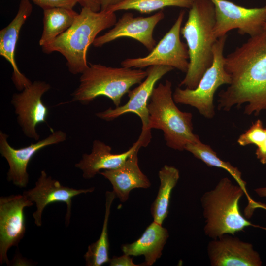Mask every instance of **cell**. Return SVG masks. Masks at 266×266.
Returning a JSON list of instances; mask_svg holds the SVG:
<instances>
[{
	"instance_id": "6da1fadb",
	"label": "cell",
	"mask_w": 266,
	"mask_h": 266,
	"mask_svg": "<svg viewBox=\"0 0 266 266\" xmlns=\"http://www.w3.org/2000/svg\"><path fill=\"white\" fill-rule=\"evenodd\" d=\"M231 82L218 94V110L228 111L246 103L244 113L266 110V32L253 37L224 58Z\"/></svg>"
},
{
	"instance_id": "7a4b0ae2",
	"label": "cell",
	"mask_w": 266,
	"mask_h": 266,
	"mask_svg": "<svg viewBox=\"0 0 266 266\" xmlns=\"http://www.w3.org/2000/svg\"><path fill=\"white\" fill-rule=\"evenodd\" d=\"M117 22L115 12L109 10L96 12L82 7L72 25L50 43L41 47L43 52H58L66 60L68 71L73 75L81 74L88 66L87 52L101 31L113 26Z\"/></svg>"
},
{
	"instance_id": "3957f363",
	"label": "cell",
	"mask_w": 266,
	"mask_h": 266,
	"mask_svg": "<svg viewBox=\"0 0 266 266\" xmlns=\"http://www.w3.org/2000/svg\"><path fill=\"white\" fill-rule=\"evenodd\" d=\"M215 9L211 0H196L189 9L188 19L181 29L189 56L186 75L178 86L194 89L205 71L212 64Z\"/></svg>"
},
{
	"instance_id": "277c9868",
	"label": "cell",
	"mask_w": 266,
	"mask_h": 266,
	"mask_svg": "<svg viewBox=\"0 0 266 266\" xmlns=\"http://www.w3.org/2000/svg\"><path fill=\"white\" fill-rule=\"evenodd\" d=\"M244 194L243 189L228 177L221 179L213 189L203 194L200 202L206 236L216 239L225 234L234 235L249 226L266 230V228L253 224L241 213L239 202Z\"/></svg>"
},
{
	"instance_id": "5b68a950",
	"label": "cell",
	"mask_w": 266,
	"mask_h": 266,
	"mask_svg": "<svg viewBox=\"0 0 266 266\" xmlns=\"http://www.w3.org/2000/svg\"><path fill=\"white\" fill-rule=\"evenodd\" d=\"M175 103L171 81L166 80L155 87L148 105V129L162 130L166 146L183 151L187 144L200 139L193 132L192 114L181 111Z\"/></svg>"
},
{
	"instance_id": "8992f818",
	"label": "cell",
	"mask_w": 266,
	"mask_h": 266,
	"mask_svg": "<svg viewBox=\"0 0 266 266\" xmlns=\"http://www.w3.org/2000/svg\"><path fill=\"white\" fill-rule=\"evenodd\" d=\"M147 75V71L140 68L89 63L81 73L78 87L71 94V101L88 105L97 97L103 96L118 107L123 96L133 86L142 82Z\"/></svg>"
},
{
	"instance_id": "52a82bcc",
	"label": "cell",
	"mask_w": 266,
	"mask_h": 266,
	"mask_svg": "<svg viewBox=\"0 0 266 266\" xmlns=\"http://www.w3.org/2000/svg\"><path fill=\"white\" fill-rule=\"evenodd\" d=\"M227 34L217 39L213 47V60L211 66L203 74L194 89L177 87L173 93L176 103L188 105L196 108L207 119L214 117L215 112L213 100L214 94L221 86L230 84L231 78L224 67V49Z\"/></svg>"
},
{
	"instance_id": "ba28073f",
	"label": "cell",
	"mask_w": 266,
	"mask_h": 266,
	"mask_svg": "<svg viewBox=\"0 0 266 266\" xmlns=\"http://www.w3.org/2000/svg\"><path fill=\"white\" fill-rule=\"evenodd\" d=\"M185 11L181 10L169 30L147 56L127 58L122 66L142 69L154 65L170 66L186 73L189 64L187 44L182 42L180 34Z\"/></svg>"
},
{
	"instance_id": "9c48e42d",
	"label": "cell",
	"mask_w": 266,
	"mask_h": 266,
	"mask_svg": "<svg viewBox=\"0 0 266 266\" xmlns=\"http://www.w3.org/2000/svg\"><path fill=\"white\" fill-rule=\"evenodd\" d=\"M174 69L171 66L163 65L149 66L146 70L147 75L145 79L128 92L129 100L126 104L96 113V116L106 121H111L129 113L137 115L142 122V131L139 137L148 146L152 138L151 130L148 129V105L150 96L157 82Z\"/></svg>"
},
{
	"instance_id": "30bf717a",
	"label": "cell",
	"mask_w": 266,
	"mask_h": 266,
	"mask_svg": "<svg viewBox=\"0 0 266 266\" xmlns=\"http://www.w3.org/2000/svg\"><path fill=\"white\" fill-rule=\"evenodd\" d=\"M214 6L215 22L213 33L216 38L237 29L241 35L255 36L264 32L266 20V4L259 8H246L227 0H211Z\"/></svg>"
},
{
	"instance_id": "8fae6325",
	"label": "cell",
	"mask_w": 266,
	"mask_h": 266,
	"mask_svg": "<svg viewBox=\"0 0 266 266\" xmlns=\"http://www.w3.org/2000/svg\"><path fill=\"white\" fill-rule=\"evenodd\" d=\"M51 88L45 81L36 80L19 93L13 94L11 103L15 109L17 121L26 136L38 141L40 136L36 132L38 124L46 122L49 114L42 97Z\"/></svg>"
},
{
	"instance_id": "7c38bea8",
	"label": "cell",
	"mask_w": 266,
	"mask_h": 266,
	"mask_svg": "<svg viewBox=\"0 0 266 266\" xmlns=\"http://www.w3.org/2000/svg\"><path fill=\"white\" fill-rule=\"evenodd\" d=\"M33 202L23 194L0 198V262L9 264L8 250L17 246L26 232L24 210Z\"/></svg>"
},
{
	"instance_id": "4fadbf2b",
	"label": "cell",
	"mask_w": 266,
	"mask_h": 266,
	"mask_svg": "<svg viewBox=\"0 0 266 266\" xmlns=\"http://www.w3.org/2000/svg\"><path fill=\"white\" fill-rule=\"evenodd\" d=\"M8 137V135L0 130V153L9 165L7 179L16 186L25 188L29 182L27 166L32 158L44 147L65 141L67 135L61 130L52 131L47 137L18 149L12 147L9 144Z\"/></svg>"
},
{
	"instance_id": "5bb4252c",
	"label": "cell",
	"mask_w": 266,
	"mask_h": 266,
	"mask_svg": "<svg viewBox=\"0 0 266 266\" xmlns=\"http://www.w3.org/2000/svg\"><path fill=\"white\" fill-rule=\"evenodd\" d=\"M94 188L75 189L63 185L60 182L48 176L44 170H42L33 188L25 191L23 194L36 205V209L33 214L35 225H42V215L45 208L54 202H64L67 206L65 224H69L71 214L72 199L81 194L94 191Z\"/></svg>"
},
{
	"instance_id": "9a60e30c",
	"label": "cell",
	"mask_w": 266,
	"mask_h": 266,
	"mask_svg": "<svg viewBox=\"0 0 266 266\" xmlns=\"http://www.w3.org/2000/svg\"><path fill=\"white\" fill-rule=\"evenodd\" d=\"M164 17L163 10L146 17H134L131 13H125L113 28L97 37L92 45L95 47H100L117 39L129 37L137 40L151 51L156 45L153 37L154 28Z\"/></svg>"
},
{
	"instance_id": "2e32d148",
	"label": "cell",
	"mask_w": 266,
	"mask_h": 266,
	"mask_svg": "<svg viewBox=\"0 0 266 266\" xmlns=\"http://www.w3.org/2000/svg\"><path fill=\"white\" fill-rule=\"evenodd\" d=\"M231 234L212 239L207 247L212 266H261L260 254L251 243Z\"/></svg>"
},
{
	"instance_id": "e0dca14e",
	"label": "cell",
	"mask_w": 266,
	"mask_h": 266,
	"mask_svg": "<svg viewBox=\"0 0 266 266\" xmlns=\"http://www.w3.org/2000/svg\"><path fill=\"white\" fill-rule=\"evenodd\" d=\"M29 0H21L17 13L13 20L0 31V55L11 65L13 69L12 80L19 91L32 82L19 70L15 59L16 47L20 30L33 11Z\"/></svg>"
},
{
	"instance_id": "ac0fdd59",
	"label": "cell",
	"mask_w": 266,
	"mask_h": 266,
	"mask_svg": "<svg viewBox=\"0 0 266 266\" xmlns=\"http://www.w3.org/2000/svg\"><path fill=\"white\" fill-rule=\"evenodd\" d=\"M142 147H144L143 143L138 138L127 151L114 154L111 153V147L109 145L100 140H95L91 153L84 154L75 166L82 171L84 178L91 179L99 174L101 170H112L119 167L134 150Z\"/></svg>"
},
{
	"instance_id": "d6986e66",
	"label": "cell",
	"mask_w": 266,
	"mask_h": 266,
	"mask_svg": "<svg viewBox=\"0 0 266 266\" xmlns=\"http://www.w3.org/2000/svg\"><path fill=\"white\" fill-rule=\"evenodd\" d=\"M140 148L134 150L119 167L99 173L110 181L113 191L121 202L128 200L133 189H147L151 186L149 179L139 167L138 152Z\"/></svg>"
},
{
	"instance_id": "ffe728a7",
	"label": "cell",
	"mask_w": 266,
	"mask_h": 266,
	"mask_svg": "<svg viewBox=\"0 0 266 266\" xmlns=\"http://www.w3.org/2000/svg\"><path fill=\"white\" fill-rule=\"evenodd\" d=\"M169 237L167 230L153 221L135 241L122 246L124 254L138 256L143 255V266L153 265L162 254V250Z\"/></svg>"
},
{
	"instance_id": "44dd1931",
	"label": "cell",
	"mask_w": 266,
	"mask_h": 266,
	"mask_svg": "<svg viewBox=\"0 0 266 266\" xmlns=\"http://www.w3.org/2000/svg\"><path fill=\"white\" fill-rule=\"evenodd\" d=\"M160 184L156 198L152 204L151 213L153 221L162 225L168 214L171 194L179 178V170L174 166L165 165L159 171Z\"/></svg>"
},
{
	"instance_id": "7402d4cb",
	"label": "cell",
	"mask_w": 266,
	"mask_h": 266,
	"mask_svg": "<svg viewBox=\"0 0 266 266\" xmlns=\"http://www.w3.org/2000/svg\"><path fill=\"white\" fill-rule=\"evenodd\" d=\"M78 13L73 9L54 7L43 10V29L39 43L41 47L50 43L73 23Z\"/></svg>"
},
{
	"instance_id": "603a6c76",
	"label": "cell",
	"mask_w": 266,
	"mask_h": 266,
	"mask_svg": "<svg viewBox=\"0 0 266 266\" xmlns=\"http://www.w3.org/2000/svg\"><path fill=\"white\" fill-rule=\"evenodd\" d=\"M185 150L190 152L195 158L202 161L207 166L221 168L228 172L244 190L248 200L247 207L252 208L256 205L257 202L250 197L246 191V183L242 179L240 170L229 162L221 160L209 145L204 144L200 140L187 144L185 146Z\"/></svg>"
},
{
	"instance_id": "cb8c5ba5",
	"label": "cell",
	"mask_w": 266,
	"mask_h": 266,
	"mask_svg": "<svg viewBox=\"0 0 266 266\" xmlns=\"http://www.w3.org/2000/svg\"><path fill=\"white\" fill-rule=\"evenodd\" d=\"M115 197L113 191H107L105 193V213L102 231L99 238L88 246L84 255L86 266H101L109 262L108 223L111 204Z\"/></svg>"
},
{
	"instance_id": "d4e9b609",
	"label": "cell",
	"mask_w": 266,
	"mask_h": 266,
	"mask_svg": "<svg viewBox=\"0 0 266 266\" xmlns=\"http://www.w3.org/2000/svg\"><path fill=\"white\" fill-rule=\"evenodd\" d=\"M196 0H125L108 10L115 12L120 10H134L141 13H150L166 7L190 9Z\"/></svg>"
},
{
	"instance_id": "484cf974",
	"label": "cell",
	"mask_w": 266,
	"mask_h": 266,
	"mask_svg": "<svg viewBox=\"0 0 266 266\" xmlns=\"http://www.w3.org/2000/svg\"><path fill=\"white\" fill-rule=\"evenodd\" d=\"M266 135V128L263 126L262 120L259 119L239 136L237 141L242 146L249 145L257 146L265 138Z\"/></svg>"
},
{
	"instance_id": "4316f807",
	"label": "cell",
	"mask_w": 266,
	"mask_h": 266,
	"mask_svg": "<svg viewBox=\"0 0 266 266\" xmlns=\"http://www.w3.org/2000/svg\"><path fill=\"white\" fill-rule=\"evenodd\" d=\"M33 2L43 10L54 7L73 9L77 2L75 0H29Z\"/></svg>"
},
{
	"instance_id": "83f0119b",
	"label": "cell",
	"mask_w": 266,
	"mask_h": 266,
	"mask_svg": "<svg viewBox=\"0 0 266 266\" xmlns=\"http://www.w3.org/2000/svg\"><path fill=\"white\" fill-rule=\"evenodd\" d=\"M131 256L124 254L123 255L119 257L114 256L110 259L109 266H143L139 264L137 265L133 263V258Z\"/></svg>"
},
{
	"instance_id": "f1b7e54d",
	"label": "cell",
	"mask_w": 266,
	"mask_h": 266,
	"mask_svg": "<svg viewBox=\"0 0 266 266\" xmlns=\"http://www.w3.org/2000/svg\"><path fill=\"white\" fill-rule=\"evenodd\" d=\"M265 128L266 131V127ZM255 155L261 164H266V135L264 140L257 146Z\"/></svg>"
},
{
	"instance_id": "f546056e",
	"label": "cell",
	"mask_w": 266,
	"mask_h": 266,
	"mask_svg": "<svg viewBox=\"0 0 266 266\" xmlns=\"http://www.w3.org/2000/svg\"><path fill=\"white\" fill-rule=\"evenodd\" d=\"M82 7L89 8L92 10L98 12L101 9L99 0H75Z\"/></svg>"
},
{
	"instance_id": "4dcf8cb0",
	"label": "cell",
	"mask_w": 266,
	"mask_h": 266,
	"mask_svg": "<svg viewBox=\"0 0 266 266\" xmlns=\"http://www.w3.org/2000/svg\"><path fill=\"white\" fill-rule=\"evenodd\" d=\"M124 0H99L101 6L100 10H108L111 7Z\"/></svg>"
},
{
	"instance_id": "1f68e13d",
	"label": "cell",
	"mask_w": 266,
	"mask_h": 266,
	"mask_svg": "<svg viewBox=\"0 0 266 266\" xmlns=\"http://www.w3.org/2000/svg\"><path fill=\"white\" fill-rule=\"evenodd\" d=\"M254 191L259 197L266 198V186L255 189Z\"/></svg>"
},
{
	"instance_id": "d6a6232c",
	"label": "cell",
	"mask_w": 266,
	"mask_h": 266,
	"mask_svg": "<svg viewBox=\"0 0 266 266\" xmlns=\"http://www.w3.org/2000/svg\"><path fill=\"white\" fill-rule=\"evenodd\" d=\"M264 31L266 32V20L264 26Z\"/></svg>"
},
{
	"instance_id": "836d02e7",
	"label": "cell",
	"mask_w": 266,
	"mask_h": 266,
	"mask_svg": "<svg viewBox=\"0 0 266 266\" xmlns=\"http://www.w3.org/2000/svg\"></svg>"
}]
</instances>
